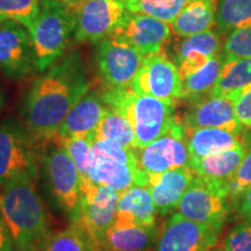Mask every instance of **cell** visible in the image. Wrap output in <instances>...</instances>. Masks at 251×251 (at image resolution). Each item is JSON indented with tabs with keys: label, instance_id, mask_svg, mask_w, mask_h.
Here are the masks:
<instances>
[{
	"label": "cell",
	"instance_id": "ac0fdd59",
	"mask_svg": "<svg viewBox=\"0 0 251 251\" xmlns=\"http://www.w3.org/2000/svg\"><path fill=\"white\" fill-rule=\"evenodd\" d=\"M107 108L102 93L90 89L69 111L55 136L90 137L94 140Z\"/></svg>",
	"mask_w": 251,
	"mask_h": 251
},
{
	"label": "cell",
	"instance_id": "8992f818",
	"mask_svg": "<svg viewBox=\"0 0 251 251\" xmlns=\"http://www.w3.org/2000/svg\"><path fill=\"white\" fill-rule=\"evenodd\" d=\"M227 188L196 175L177 211L185 218L221 230L229 213Z\"/></svg>",
	"mask_w": 251,
	"mask_h": 251
},
{
	"label": "cell",
	"instance_id": "ab89813d",
	"mask_svg": "<svg viewBox=\"0 0 251 251\" xmlns=\"http://www.w3.org/2000/svg\"><path fill=\"white\" fill-rule=\"evenodd\" d=\"M203 251H225V249H224V246H222V244L216 242L214 244H212L211 247H208L206 250H203Z\"/></svg>",
	"mask_w": 251,
	"mask_h": 251
},
{
	"label": "cell",
	"instance_id": "ba28073f",
	"mask_svg": "<svg viewBox=\"0 0 251 251\" xmlns=\"http://www.w3.org/2000/svg\"><path fill=\"white\" fill-rule=\"evenodd\" d=\"M118 200V191L101 185H92L81 193L77 215L71 222L87 235L96 251H99L103 235L114 224Z\"/></svg>",
	"mask_w": 251,
	"mask_h": 251
},
{
	"label": "cell",
	"instance_id": "7c38bea8",
	"mask_svg": "<svg viewBox=\"0 0 251 251\" xmlns=\"http://www.w3.org/2000/svg\"><path fill=\"white\" fill-rule=\"evenodd\" d=\"M75 40L98 43L108 37L127 13V0H83L77 5Z\"/></svg>",
	"mask_w": 251,
	"mask_h": 251
},
{
	"label": "cell",
	"instance_id": "8fae6325",
	"mask_svg": "<svg viewBox=\"0 0 251 251\" xmlns=\"http://www.w3.org/2000/svg\"><path fill=\"white\" fill-rule=\"evenodd\" d=\"M20 175L35 178L36 161L29 131L18 121L9 119L0 122V187Z\"/></svg>",
	"mask_w": 251,
	"mask_h": 251
},
{
	"label": "cell",
	"instance_id": "44dd1931",
	"mask_svg": "<svg viewBox=\"0 0 251 251\" xmlns=\"http://www.w3.org/2000/svg\"><path fill=\"white\" fill-rule=\"evenodd\" d=\"M156 215V207L149 188L135 185L119 193L117 216L113 226L155 227Z\"/></svg>",
	"mask_w": 251,
	"mask_h": 251
},
{
	"label": "cell",
	"instance_id": "9a60e30c",
	"mask_svg": "<svg viewBox=\"0 0 251 251\" xmlns=\"http://www.w3.org/2000/svg\"><path fill=\"white\" fill-rule=\"evenodd\" d=\"M220 231L177 212L158 230L156 251H203L218 242Z\"/></svg>",
	"mask_w": 251,
	"mask_h": 251
},
{
	"label": "cell",
	"instance_id": "7402d4cb",
	"mask_svg": "<svg viewBox=\"0 0 251 251\" xmlns=\"http://www.w3.org/2000/svg\"><path fill=\"white\" fill-rule=\"evenodd\" d=\"M191 162L211 153L236 148L249 143L242 130H229L226 128H185Z\"/></svg>",
	"mask_w": 251,
	"mask_h": 251
},
{
	"label": "cell",
	"instance_id": "8d00e7d4",
	"mask_svg": "<svg viewBox=\"0 0 251 251\" xmlns=\"http://www.w3.org/2000/svg\"><path fill=\"white\" fill-rule=\"evenodd\" d=\"M233 100L240 124L243 127L251 128V85L241 91Z\"/></svg>",
	"mask_w": 251,
	"mask_h": 251
},
{
	"label": "cell",
	"instance_id": "5b68a950",
	"mask_svg": "<svg viewBox=\"0 0 251 251\" xmlns=\"http://www.w3.org/2000/svg\"><path fill=\"white\" fill-rule=\"evenodd\" d=\"M89 179L91 185L112 187L119 193L135 185H147V176L137 163L136 150L126 149L111 140H94Z\"/></svg>",
	"mask_w": 251,
	"mask_h": 251
},
{
	"label": "cell",
	"instance_id": "d590c367",
	"mask_svg": "<svg viewBox=\"0 0 251 251\" xmlns=\"http://www.w3.org/2000/svg\"><path fill=\"white\" fill-rule=\"evenodd\" d=\"M222 246L225 251H251V220L241 222L229 230Z\"/></svg>",
	"mask_w": 251,
	"mask_h": 251
},
{
	"label": "cell",
	"instance_id": "b9f144b4",
	"mask_svg": "<svg viewBox=\"0 0 251 251\" xmlns=\"http://www.w3.org/2000/svg\"><path fill=\"white\" fill-rule=\"evenodd\" d=\"M4 103H5V99H4V94L0 92V111H1V108L4 107Z\"/></svg>",
	"mask_w": 251,
	"mask_h": 251
},
{
	"label": "cell",
	"instance_id": "52a82bcc",
	"mask_svg": "<svg viewBox=\"0 0 251 251\" xmlns=\"http://www.w3.org/2000/svg\"><path fill=\"white\" fill-rule=\"evenodd\" d=\"M43 164L55 201L74 221L81 197V179L76 165L64 147L55 142L47 150Z\"/></svg>",
	"mask_w": 251,
	"mask_h": 251
},
{
	"label": "cell",
	"instance_id": "2e32d148",
	"mask_svg": "<svg viewBox=\"0 0 251 251\" xmlns=\"http://www.w3.org/2000/svg\"><path fill=\"white\" fill-rule=\"evenodd\" d=\"M35 67L33 43L23 25L0 23V71L12 79L29 76Z\"/></svg>",
	"mask_w": 251,
	"mask_h": 251
},
{
	"label": "cell",
	"instance_id": "83f0119b",
	"mask_svg": "<svg viewBox=\"0 0 251 251\" xmlns=\"http://www.w3.org/2000/svg\"><path fill=\"white\" fill-rule=\"evenodd\" d=\"M94 140H111L126 149H137L136 137L129 120L109 107L103 114Z\"/></svg>",
	"mask_w": 251,
	"mask_h": 251
},
{
	"label": "cell",
	"instance_id": "484cf974",
	"mask_svg": "<svg viewBox=\"0 0 251 251\" xmlns=\"http://www.w3.org/2000/svg\"><path fill=\"white\" fill-rule=\"evenodd\" d=\"M226 58L222 52L208 62L193 74L188 75L181 79V96L180 99L188 101L208 96L218 83Z\"/></svg>",
	"mask_w": 251,
	"mask_h": 251
},
{
	"label": "cell",
	"instance_id": "cb8c5ba5",
	"mask_svg": "<svg viewBox=\"0 0 251 251\" xmlns=\"http://www.w3.org/2000/svg\"><path fill=\"white\" fill-rule=\"evenodd\" d=\"M157 236L156 226H112L103 235L99 251H150Z\"/></svg>",
	"mask_w": 251,
	"mask_h": 251
},
{
	"label": "cell",
	"instance_id": "4fadbf2b",
	"mask_svg": "<svg viewBox=\"0 0 251 251\" xmlns=\"http://www.w3.org/2000/svg\"><path fill=\"white\" fill-rule=\"evenodd\" d=\"M130 89L136 93L176 102L181 96V78L177 65L164 50L146 56Z\"/></svg>",
	"mask_w": 251,
	"mask_h": 251
},
{
	"label": "cell",
	"instance_id": "60d3db41",
	"mask_svg": "<svg viewBox=\"0 0 251 251\" xmlns=\"http://www.w3.org/2000/svg\"><path fill=\"white\" fill-rule=\"evenodd\" d=\"M59 1H63V2H65V4H69V5H77V4H79V2L83 1V0H59Z\"/></svg>",
	"mask_w": 251,
	"mask_h": 251
},
{
	"label": "cell",
	"instance_id": "3957f363",
	"mask_svg": "<svg viewBox=\"0 0 251 251\" xmlns=\"http://www.w3.org/2000/svg\"><path fill=\"white\" fill-rule=\"evenodd\" d=\"M101 93L109 108L129 120L136 137L137 148H143L153 142L179 121L176 114L175 101L136 93L130 87H105Z\"/></svg>",
	"mask_w": 251,
	"mask_h": 251
},
{
	"label": "cell",
	"instance_id": "d6986e66",
	"mask_svg": "<svg viewBox=\"0 0 251 251\" xmlns=\"http://www.w3.org/2000/svg\"><path fill=\"white\" fill-rule=\"evenodd\" d=\"M222 48L221 35L216 30L183 36L174 50V63L181 79L202 68L209 59L222 52Z\"/></svg>",
	"mask_w": 251,
	"mask_h": 251
},
{
	"label": "cell",
	"instance_id": "7a4b0ae2",
	"mask_svg": "<svg viewBox=\"0 0 251 251\" xmlns=\"http://www.w3.org/2000/svg\"><path fill=\"white\" fill-rule=\"evenodd\" d=\"M30 175L12 178L0 187V213L14 249L40 251L51 235L49 216Z\"/></svg>",
	"mask_w": 251,
	"mask_h": 251
},
{
	"label": "cell",
	"instance_id": "74e56055",
	"mask_svg": "<svg viewBox=\"0 0 251 251\" xmlns=\"http://www.w3.org/2000/svg\"><path fill=\"white\" fill-rule=\"evenodd\" d=\"M14 249L13 241L9 234L7 226L0 213V251H12Z\"/></svg>",
	"mask_w": 251,
	"mask_h": 251
},
{
	"label": "cell",
	"instance_id": "277c9868",
	"mask_svg": "<svg viewBox=\"0 0 251 251\" xmlns=\"http://www.w3.org/2000/svg\"><path fill=\"white\" fill-rule=\"evenodd\" d=\"M76 26L74 6L59 0H41L39 14L27 28L37 71L46 72L64 56Z\"/></svg>",
	"mask_w": 251,
	"mask_h": 251
},
{
	"label": "cell",
	"instance_id": "ffe728a7",
	"mask_svg": "<svg viewBox=\"0 0 251 251\" xmlns=\"http://www.w3.org/2000/svg\"><path fill=\"white\" fill-rule=\"evenodd\" d=\"M194 177L196 172L190 166L147 176L146 187H148L151 193L157 213L166 215L177 209Z\"/></svg>",
	"mask_w": 251,
	"mask_h": 251
},
{
	"label": "cell",
	"instance_id": "e575fe53",
	"mask_svg": "<svg viewBox=\"0 0 251 251\" xmlns=\"http://www.w3.org/2000/svg\"><path fill=\"white\" fill-rule=\"evenodd\" d=\"M251 186V147L228 183L230 199H238Z\"/></svg>",
	"mask_w": 251,
	"mask_h": 251
},
{
	"label": "cell",
	"instance_id": "9c48e42d",
	"mask_svg": "<svg viewBox=\"0 0 251 251\" xmlns=\"http://www.w3.org/2000/svg\"><path fill=\"white\" fill-rule=\"evenodd\" d=\"M137 163L146 176L157 175L172 169L191 168L186 133L183 121H177L161 137L136 149Z\"/></svg>",
	"mask_w": 251,
	"mask_h": 251
},
{
	"label": "cell",
	"instance_id": "6da1fadb",
	"mask_svg": "<svg viewBox=\"0 0 251 251\" xmlns=\"http://www.w3.org/2000/svg\"><path fill=\"white\" fill-rule=\"evenodd\" d=\"M91 89L80 55L70 52L31 84L23 102L25 125L31 136L50 141L74 105Z\"/></svg>",
	"mask_w": 251,
	"mask_h": 251
},
{
	"label": "cell",
	"instance_id": "d4e9b609",
	"mask_svg": "<svg viewBox=\"0 0 251 251\" xmlns=\"http://www.w3.org/2000/svg\"><path fill=\"white\" fill-rule=\"evenodd\" d=\"M170 25L180 37L211 30L216 25V0H191Z\"/></svg>",
	"mask_w": 251,
	"mask_h": 251
},
{
	"label": "cell",
	"instance_id": "e0dca14e",
	"mask_svg": "<svg viewBox=\"0 0 251 251\" xmlns=\"http://www.w3.org/2000/svg\"><path fill=\"white\" fill-rule=\"evenodd\" d=\"M185 128H226L229 130H242L235 112L234 100L227 97L205 96L190 101L183 120Z\"/></svg>",
	"mask_w": 251,
	"mask_h": 251
},
{
	"label": "cell",
	"instance_id": "5bb4252c",
	"mask_svg": "<svg viewBox=\"0 0 251 251\" xmlns=\"http://www.w3.org/2000/svg\"><path fill=\"white\" fill-rule=\"evenodd\" d=\"M171 25L151 15L128 11L108 37L128 43L144 56L164 50L171 40Z\"/></svg>",
	"mask_w": 251,
	"mask_h": 251
},
{
	"label": "cell",
	"instance_id": "603a6c76",
	"mask_svg": "<svg viewBox=\"0 0 251 251\" xmlns=\"http://www.w3.org/2000/svg\"><path fill=\"white\" fill-rule=\"evenodd\" d=\"M248 150H249V143H243L237 146L236 148L211 153L196 159L191 162V168L197 176L209 183L221 185L228 191L229 180L237 170Z\"/></svg>",
	"mask_w": 251,
	"mask_h": 251
},
{
	"label": "cell",
	"instance_id": "f35d334b",
	"mask_svg": "<svg viewBox=\"0 0 251 251\" xmlns=\"http://www.w3.org/2000/svg\"><path fill=\"white\" fill-rule=\"evenodd\" d=\"M240 213L246 220H251V186L241 196Z\"/></svg>",
	"mask_w": 251,
	"mask_h": 251
},
{
	"label": "cell",
	"instance_id": "4dcf8cb0",
	"mask_svg": "<svg viewBox=\"0 0 251 251\" xmlns=\"http://www.w3.org/2000/svg\"><path fill=\"white\" fill-rule=\"evenodd\" d=\"M40 251H96L87 235L77 225L51 234Z\"/></svg>",
	"mask_w": 251,
	"mask_h": 251
},
{
	"label": "cell",
	"instance_id": "4316f807",
	"mask_svg": "<svg viewBox=\"0 0 251 251\" xmlns=\"http://www.w3.org/2000/svg\"><path fill=\"white\" fill-rule=\"evenodd\" d=\"M251 85V57L226 61L218 83L209 96L227 97L233 100L241 91Z\"/></svg>",
	"mask_w": 251,
	"mask_h": 251
},
{
	"label": "cell",
	"instance_id": "1f68e13d",
	"mask_svg": "<svg viewBox=\"0 0 251 251\" xmlns=\"http://www.w3.org/2000/svg\"><path fill=\"white\" fill-rule=\"evenodd\" d=\"M191 0H127V9L171 24Z\"/></svg>",
	"mask_w": 251,
	"mask_h": 251
},
{
	"label": "cell",
	"instance_id": "d6a6232c",
	"mask_svg": "<svg viewBox=\"0 0 251 251\" xmlns=\"http://www.w3.org/2000/svg\"><path fill=\"white\" fill-rule=\"evenodd\" d=\"M41 0H0V23L14 21L28 28L39 14Z\"/></svg>",
	"mask_w": 251,
	"mask_h": 251
},
{
	"label": "cell",
	"instance_id": "30bf717a",
	"mask_svg": "<svg viewBox=\"0 0 251 251\" xmlns=\"http://www.w3.org/2000/svg\"><path fill=\"white\" fill-rule=\"evenodd\" d=\"M146 56L124 41L106 37L98 42L96 62L103 85L108 89H128Z\"/></svg>",
	"mask_w": 251,
	"mask_h": 251
},
{
	"label": "cell",
	"instance_id": "836d02e7",
	"mask_svg": "<svg viewBox=\"0 0 251 251\" xmlns=\"http://www.w3.org/2000/svg\"><path fill=\"white\" fill-rule=\"evenodd\" d=\"M226 61L251 57V26L228 34L222 48Z\"/></svg>",
	"mask_w": 251,
	"mask_h": 251
},
{
	"label": "cell",
	"instance_id": "7bdbcfd3",
	"mask_svg": "<svg viewBox=\"0 0 251 251\" xmlns=\"http://www.w3.org/2000/svg\"><path fill=\"white\" fill-rule=\"evenodd\" d=\"M12 251H36V250H18V249H13Z\"/></svg>",
	"mask_w": 251,
	"mask_h": 251
},
{
	"label": "cell",
	"instance_id": "f546056e",
	"mask_svg": "<svg viewBox=\"0 0 251 251\" xmlns=\"http://www.w3.org/2000/svg\"><path fill=\"white\" fill-rule=\"evenodd\" d=\"M216 26L225 34L251 26V0H216Z\"/></svg>",
	"mask_w": 251,
	"mask_h": 251
},
{
	"label": "cell",
	"instance_id": "f1b7e54d",
	"mask_svg": "<svg viewBox=\"0 0 251 251\" xmlns=\"http://www.w3.org/2000/svg\"><path fill=\"white\" fill-rule=\"evenodd\" d=\"M52 142L64 147L76 165L81 179V193L92 186L90 184L89 172L93 157L94 140L90 137H58L54 136Z\"/></svg>",
	"mask_w": 251,
	"mask_h": 251
}]
</instances>
